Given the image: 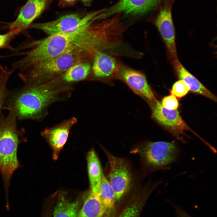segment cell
I'll return each instance as SVG.
<instances>
[{
	"instance_id": "cell-1",
	"label": "cell",
	"mask_w": 217,
	"mask_h": 217,
	"mask_svg": "<svg viewBox=\"0 0 217 217\" xmlns=\"http://www.w3.org/2000/svg\"><path fill=\"white\" fill-rule=\"evenodd\" d=\"M6 116L0 122V170L8 199L10 180L14 172L20 166L17 156L19 136L17 128L16 109L9 105Z\"/></svg>"
},
{
	"instance_id": "cell-2",
	"label": "cell",
	"mask_w": 217,
	"mask_h": 217,
	"mask_svg": "<svg viewBox=\"0 0 217 217\" xmlns=\"http://www.w3.org/2000/svg\"><path fill=\"white\" fill-rule=\"evenodd\" d=\"M87 27L83 26L69 33H61L34 40L31 52L37 62L52 58L72 49L85 51L89 47Z\"/></svg>"
},
{
	"instance_id": "cell-3",
	"label": "cell",
	"mask_w": 217,
	"mask_h": 217,
	"mask_svg": "<svg viewBox=\"0 0 217 217\" xmlns=\"http://www.w3.org/2000/svg\"><path fill=\"white\" fill-rule=\"evenodd\" d=\"M57 92L49 83L24 85L9 105L16 109L19 119L36 118L55 99Z\"/></svg>"
},
{
	"instance_id": "cell-4",
	"label": "cell",
	"mask_w": 217,
	"mask_h": 217,
	"mask_svg": "<svg viewBox=\"0 0 217 217\" xmlns=\"http://www.w3.org/2000/svg\"><path fill=\"white\" fill-rule=\"evenodd\" d=\"M87 54L78 49H72L52 58L38 63L18 71L25 85L40 83L46 78L64 72L74 64L80 61Z\"/></svg>"
},
{
	"instance_id": "cell-5",
	"label": "cell",
	"mask_w": 217,
	"mask_h": 217,
	"mask_svg": "<svg viewBox=\"0 0 217 217\" xmlns=\"http://www.w3.org/2000/svg\"><path fill=\"white\" fill-rule=\"evenodd\" d=\"M152 171L167 169L178 159L180 148L173 142H147L136 149Z\"/></svg>"
},
{
	"instance_id": "cell-6",
	"label": "cell",
	"mask_w": 217,
	"mask_h": 217,
	"mask_svg": "<svg viewBox=\"0 0 217 217\" xmlns=\"http://www.w3.org/2000/svg\"><path fill=\"white\" fill-rule=\"evenodd\" d=\"M97 14L95 11L83 15L79 13L70 14L51 21L32 23L29 28L41 30L49 36L61 33L72 32L93 20Z\"/></svg>"
},
{
	"instance_id": "cell-7",
	"label": "cell",
	"mask_w": 217,
	"mask_h": 217,
	"mask_svg": "<svg viewBox=\"0 0 217 217\" xmlns=\"http://www.w3.org/2000/svg\"><path fill=\"white\" fill-rule=\"evenodd\" d=\"M103 149L109 163V182L114 192L116 201L121 198L131 188L132 175L128 164L124 159L113 155L104 148Z\"/></svg>"
},
{
	"instance_id": "cell-8",
	"label": "cell",
	"mask_w": 217,
	"mask_h": 217,
	"mask_svg": "<svg viewBox=\"0 0 217 217\" xmlns=\"http://www.w3.org/2000/svg\"><path fill=\"white\" fill-rule=\"evenodd\" d=\"M175 0H164L162 6L155 21L156 26L165 43L169 60L177 58L175 29L171 14Z\"/></svg>"
},
{
	"instance_id": "cell-9",
	"label": "cell",
	"mask_w": 217,
	"mask_h": 217,
	"mask_svg": "<svg viewBox=\"0 0 217 217\" xmlns=\"http://www.w3.org/2000/svg\"><path fill=\"white\" fill-rule=\"evenodd\" d=\"M54 0H27L16 19L5 27L19 34L26 31L35 19L48 10Z\"/></svg>"
},
{
	"instance_id": "cell-10",
	"label": "cell",
	"mask_w": 217,
	"mask_h": 217,
	"mask_svg": "<svg viewBox=\"0 0 217 217\" xmlns=\"http://www.w3.org/2000/svg\"><path fill=\"white\" fill-rule=\"evenodd\" d=\"M160 0H120L113 5L101 13L100 19L117 13H123L133 15L144 14L156 7Z\"/></svg>"
},
{
	"instance_id": "cell-11",
	"label": "cell",
	"mask_w": 217,
	"mask_h": 217,
	"mask_svg": "<svg viewBox=\"0 0 217 217\" xmlns=\"http://www.w3.org/2000/svg\"><path fill=\"white\" fill-rule=\"evenodd\" d=\"M152 102L151 106L153 117L176 136H178L179 134H183L184 131L189 129L177 109L169 110L165 108L158 101Z\"/></svg>"
},
{
	"instance_id": "cell-12",
	"label": "cell",
	"mask_w": 217,
	"mask_h": 217,
	"mask_svg": "<svg viewBox=\"0 0 217 217\" xmlns=\"http://www.w3.org/2000/svg\"><path fill=\"white\" fill-rule=\"evenodd\" d=\"M118 74L120 79L136 94L150 102L158 101L144 74L127 68H120Z\"/></svg>"
},
{
	"instance_id": "cell-13",
	"label": "cell",
	"mask_w": 217,
	"mask_h": 217,
	"mask_svg": "<svg viewBox=\"0 0 217 217\" xmlns=\"http://www.w3.org/2000/svg\"><path fill=\"white\" fill-rule=\"evenodd\" d=\"M76 121L75 118H71L52 128L46 129L41 133L52 150L54 159H58L67 140L70 129Z\"/></svg>"
},
{
	"instance_id": "cell-14",
	"label": "cell",
	"mask_w": 217,
	"mask_h": 217,
	"mask_svg": "<svg viewBox=\"0 0 217 217\" xmlns=\"http://www.w3.org/2000/svg\"><path fill=\"white\" fill-rule=\"evenodd\" d=\"M174 69L180 80H182L193 92L201 95L216 102V96L188 71L177 58L171 61Z\"/></svg>"
},
{
	"instance_id": "cell-15",
	"label": "cell",
	"mask_w": 217,
	"mask_h": 217,
	"mask_svg": "<svg viewBox=\"0 0 217 217\" xmlns=\"http://www.w3.org/2000/svg\"><path fill=\"white\" fill-rule=\"evenodd\" d=\"M120 68L114 58L102 52H98L94 56L92 69L97 77H111L118 74Z\"/></svg>"
},
{
	"instance_id": "cell-16",
	"label": "cell",
	"mask_w": 217,
	"mask_h": 217,
	"mask_svg": "<svg viewBox=\"0 0 217 217\" xmlns=\"http://www.w3.org/2000/svg\"><path fill=\"white\" fill-rule=\"evenodd\" d=\"M87 160L90 191L99 197L103 173L99 158L93 149L88 152Z\"/></svg>"
},
{
	"instance_id": "cell-17",
	"label": "cell",
	"mask_w": 217,
	"mask_h": 217,
	"mask_svg": "<svg viewBox=\"0 0 217 217\" xmlns=\"http://www.w3.org/2000/svg\"><path fill=\"white\" fill-rule=\"evenodd\" d=\"M108 210L99 198L90 191L77 217H102Z\"/></svg>"
},
{
	"instance_id": "cell-18",
	"label": "cell",
	"mask_w": 217,
	"mask_h": 217,
	"mask_svg": "<svg viewBox=\"0 0 217 217\" xmlns=\"http://www.w3.org/2000/svg\"><path fill=\"white\" fill-rule=\"evenodd\" d=\"M150 194L148 191L144 190L142 193L133 198L115 217H140L143 205Z\"/></svg>"
},
{
	"instance_id": "cell-19",
	"label": "cell",
	"mask_w": 217,
	"mask_h": 217,
	"mask_svg": "<svg viewBox=\"0 0 217 217\" xmlns=\"http://www.w3.org/2000/svg\"><path fill=\"white\" fill-rule=\"evenodd\" d=\"M91 69L90 64L80 61L71 66L64 73L63 79L68 82L83 80L88 75Z\"/></svg>"
},
{
	"instance_id": "cell-20",
	"label": "cell",
	"mask_w": 217,
	"mask_h": 217,
	"mask_svg": "<svg viewBox=\"0 0 217 217\" xmlns=\"http://www.w3.org/2000/svg\"><path fill=\"white\" fill-rule=\"evenodd\" d=\"M79 206L77 200L71 202L62 197L55 206L53 217H77Z\"/></svg>"
},
{
	"instance_id": "cell-21",
	"label": "cell",
	"mask_w": 217,
	"mask_h": 217,
	"mask_svg": "<svg viewBox=\"0 0 217 217\" xmlns=\"http://www.w3.org/2000/svg\"><path fill=\"white\" fill-rule=\"evenodd\" d=\"M99 198L108 210L113 207L116 201L114 190L103 174Z\"/></svg>"
},
{
	"instance_id": "cell-22",
	"label": "cell",
	"mask_w": 217,
	"mask_h": 217,
	"mask_svg": "<svg viewBox=\"0 0 217 217\" xmlns=\"http://www.w3.org/2000/svg\"><path fill=\"white\" fill-rule=\"evenodd\" d=\"M2 66L0 67V112L8 94L7 83L9 77L13 73Z\"/></svg>"
},
{
	"instance_id": "cell-23",
	"label": "cell",
	"mask_w": 217,
	"mask_h": 217,
	"mask_svg": "<svg viewBox=\"0 0 217 217\" xmlns=\"http://www.w3.org/2000/svg\"><path fill=\"white\" fill-rule=\"evenodd\" d=\"M189 90V88L184 82L182 80H180L174 83L170 93L175 97L181 98L186 95Z\"/></svg>"
},
{
	"instance_id": "cell-24",
	"label": "cell",
	"mask_w": 217,
	"mask_h": 217,
	"mask_svg": "<svg viewBox=\"0 0 217 217\" xmlns=\"http://www.w3.org/2000/svg\"><path fill=\"white\" fill-rule=\"evenodd\" d=\"M19 34L17 32L9 30L6 33L0 34V49L6 48L12 50L13 48L10 43L16 35Z\"/></svg>"
},
{
	"instance_id": "cell-25",
	"label": "cell",
	"mask_w": 217,
	"mask_h": 217,
	"mask_svg": "<svg viewBox=\"0 0 217 217\" xmlns=\"http://www.w3.org/2000/svg\"><path fill=\"white\" fill-rule=\"evenodd\" d=\"M162 105L164 108L169 110L177 109L179 106L178 99L173 95L166 96L162 99Z\"/></svg>"
},
{
	"instance_id": "cell-26",
	"label": "cell",
	"mask_w": 217,
	"mask_h": 217,
	"mask_svg": "<svg viewBox=\"0 0 217 217\" xmlns=\"http://www.w3.org/2000/svg\"><path fill=\"white\" fill-rule=\"evenodd\" d=\"M174 208L176 217H192L183 209L177 205L172 204Z\"/></svg>"
},
{
	"instance_id": "cell-27",
	"label": "cell",
	"mask_w": 217,
	"mask_h": 217,
	"mask_svg": "<svg viewBox=\"0 0 217 217\" xmlns=\"http://www.w3.org/2000/svg\"><path fill=\"white\" fill-rule=\"evenodd\" d=\"M58 5L61 8L73 6L77 2V0H58Z\"/></svg>"
},
{
	"instance_id": "cell-28",
	"label": "cell",
	"mask_w": 217,
	"mask_h": 217,
	"mask_svg": "<svg viewBox=\"0 0 217 217\" xmlns=\"http://www.w3.org/2000/svg\"><path fill=\"white\" fill-rule=\"evenodd\" d=\"M13 50L14 51V52H17V51H18V50H17L16 48H15V49H14ZM13 55H14V54ZM12 67H13V68H14V70H17L18 71H19V70H17L16 69L14 68V65H13V64H12Z\"/></svg>"
},
{
	"instance_id": "cell-29",
	"label": "cell",
	"mask_w": 217,
	"mask_h": 217,
	"mask_svg": "<svg viewBox=\"0 0 217 217\" xmlns=\"http://www.w3.org/2000/svg\"><path fill=\"white\" fill-rule=\"evenodd\" d=\"M101 10H102V12H102L103 11H104V9H101ZM99 14H100V13H99ZM97 16H96V20H95V21H96V20H97Z\"/></svg>"
},
{
	"instance_id": "cell-30",
	"label": "cell",
	"mask_w": 217,
	"mask_h": 217,
	"mask_svg": "<svg viewBox=\"0 0 217 217\" xmlns=\"http://www.w3.org/2000/svg\"><path fill=\"white\" fill-rule=\"evenodd\" d=\"M80 0L82 1V2H87V1L89 0Z\"/></svg>"
}]
</instances>
